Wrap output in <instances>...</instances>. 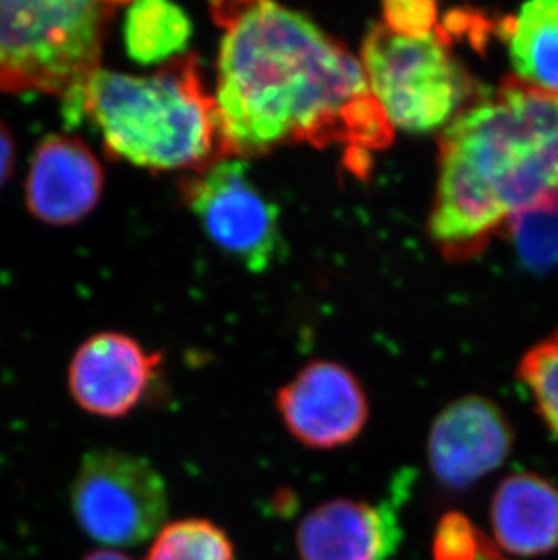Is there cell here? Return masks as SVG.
<instances>
[{
	"label": "cell",
	"instance_id": "20",
	"mask_svg": "<svg viewBox=\"0 0 558 560\" xmlns=\"http://www.w3.org/2000/svg\"><path fill=\"white\" fill-rule=\"evenodd\" d=\"M438 5L419 0H394L383 4V24L406 37H425L439 30Z\"/></svg>",
	"mask_w": 558,
	"mask_h": 560
},
{
	"label": "cell",
	"instance_id": "7",
	"mask_svg": "<svg viewBox=\"0 0 558 560\" xmlns=\"http://www.w3.org/2000/svg\"><path fill=\"white\" fill-rule=\"evenodd\" d=\"M184 200L207 236L251 272L275 264L281 247L279 209L254 184L242 159H226L182 184Z\"/></svg>",
	"mask_w": 558,
	"mask_h": 560
},
{
	"label": "cell",
	"instance_id": "17",
	"mask_svg": "<svg viewBox=\"0 0 558 560\" xmlns=\"http://www.w3.org/2000/svg\"><path fill=\"white\" fill-rule=\"evenodd\" d=\"M505 228L527 267L540 270L558 265V196L521 212Z\"/></svg>",
	"mask_w": 558,
	"mask_h": 560
},
{
	"label": "cell",
	"instance_id": "4",
	"mask_svg": "<svg viewBox=\"0 0 558 560\" xmlns=\"http://www.w3.org/2000/svg\"><path fill=\"white\" fill-rule=\"evenodd\" d=\"M115 2L0 0V93L82 95L101 69Z\"/></svg>",
	"mask_w": 558,
	"mask_h": 560
},
{
	"label": "cell",
	"instance_id": "10",
	"mask_svg": "<svg viewBox=\"0 0 558 560\" xmlns=\"http://www.w3.org/2000/svg\"><path fill=\"white\" fill-rule=\"evenodd\" d=\"M162 355L146 352L131 336L101 332L85 339L69 363L74 402L98 418H124L142 401Z\"/></svg>",
	"mask_w": 558,
	"mask_h": 560
},
{
	"label": "cell",
	"instance_id": "16",
	"mask_svg": "<svg viewBox=\"0 0 558 560\" xmlns=\"http://www.w3.org/2000/svg\"><path fill=\"white\" fill-rule=\"evenodd\" d=\"M146 560H234V548L211 521L182 518L160 529Z\"/></svg>",
	"mask_w": 558,
	"mask_h": 560
},
{
	"label": "cell",
	"instance_id": "15",
	"mask_svg": "<svg viewBox=\"0 0 558 560\" xmlns=\"http://www.w3.org/2000/svg\"><path fill=\"white\" fill-rule=\"evenodd\" d=\"M193 37V22L182 8L165 0L129 5L124 21L127 55L142 66L171 62L184 54Z\"/></svg>",
	"mask_w": 558,
	"mask_h": 560
},
{
	"label": "cell",
	"instance_id": "12",
	"mask_svg": "<svg viewBox=\"0 0 558 560\" xmlns=\"http://www.w3.org/2000/svg\"><path fill=\"white\" fill-rule=\"evenodd\" d=\"M400 490L385 502L334 499L306 513L295 545L303 560H388L403 540Z\"/></svg>",
	"mask_w": 558,
	"mask_h": 560
},
{
	"label": "cell",
	"instance_id": "9",
	"mask_svg": "<svg viewBox=\"0 0 558 560\" xmlns=\"http://www.w3.org/2000/svg\"><path fill=\"white\" fill-rule=\"evenodd\" d=\"M284 427L309 448L333 450L350 444L369 421V401L352 372L314 361L278 392Z\"/></svg>",
	"mask_w": 558,
	"mask_h": 560
},
{
	"label": "cell",
	"instance_id": "2",
	"mask_svg": "<svg viewBox=\"0 0 558 560\" xmlns=\"http://www.w3.org/2000/svg\"><path fill=\"white\" fill-rule=\"evenodd\" d=\"M555 196L558 95L510 79L444 127L428 231L447 259L474 258L513 218Z\"/></svg>",
	"mask_w": 558,
	"mask_h": 560
},
{
	"label": "cell",
	"instance_id": "6",
	"mask_svg": "<svg viewBox=\"0 0 558 560\" xmlns=\"http://www.w3.org/2000/svg\"><path fill=\"white\" fill-rule=\"evenodd\" d=\"M71 508L91 539L131 548L164 528L167 485L143 457L120 450H91L74 477Z\"/></svg>",
	"mask_w": 558,
	"mask_h": 560
},
{
	"label": "cell",
	"instance_id": "1",
	"mask_svg": "<svg viewBox=\"0 0 558 560\" xmlns=\"http://www.w3.org/2000/svg\"><path fill=\"white\" fill-rule=\"evenodd\" d=\"M217 104L234 159L284 143L345 145L353 159L391 145L388 122L345 46L275 2H220Z\"/></svg>",
	"mask_w": 558,
	"mask_h": 560
},
{
	"label": "cell",
	"instance_id": "22",
	"mask_svg": "<svg viewBox=\"0 0 558 560\" xmlns=\"http://www.w3.org/2000/svg\"><path fill=\"white\" fill-rule=\"evenodd\" d=\"M82 560H132L124 553H118L115 550H98L93 551L90 556H85Z\"/></svg>",
	"mask_w": 558,
	"mask_h": 560
},
{
	"label": "cell",
	"instance_id": "21",
	"mask_svg": "<svg viewBox=\"0 0 558 560\" xmlns=\"http://www.w3.org/2000/svg\"><path fill=\"white\" fill-rule=\"evenodd\" d=\"M16 143L10 127L0 120V189L15 171Z\"/></svg>",
	"mask_w": 558,
	"mask_h": 560
},
{
	"label": "cell",
	"instance_id": "8",
	"mask_svg": "<svg viewBox=\"0 0 558 560\" xmlns=\"http://www.w3.org/2000/svg\"><path fill=\"white\" fill-rule=\"evenodd\" d=\"M515 434L501 407L480 396L458 397L428 434V465L443 487L464 490L504 465Z\"/></svg>",
	"mask_w": 558,
	"mask_h": 560
},
{
	"label": "cell",
	"instance_id": "18",
	"mask_svg": "<svg viewBox=\"0 0 558 560\" xmlns=\"http://www.w3.org/2000/svg\"><path fill=\"white\" fill-rule=\"evenodd\" d=\"M519 377L532 394L538 416L558 439V330L527 350Z\"/></svg>",
	"mask_w": 558,
	"mask_h": 560
},
{
	"label": "cell",
	"instance_id": "19",
	"mask_svg": "<svg viewBox=\"0 0 558 560\" xmlns=\"http://www.w3.org/2000/svg\"><path fill=\"white\" fill-rule=\"evenodd\" d=\"M488 540L461 513H447L441 518L433 539V559L479 560Z\"/></svg>",
	"mask_w": 558,
	"mask_h": 560
},
{
	"label": "cell",
	"instance_id": "3",
	"mask_svg": "<svg viewBox=\"0 0 558 560\" xmlns=\"http://www.w3.org/2000/svg\"><path fill=\"white\" fill-rule=\"evenodd\" d=\"M69 126L90 120L107 156L151 171L201 173L234 159L217 96L195 55H182L149 77L98 69L82 95L63 102Z\"/></svg>",
	"mask_w": 558,
	"mask_h": 560
},
{
	"label": "cell",
	"instance_id": "13",
	"mask_svg": "<svg viewBox=\"0 0 558 560\" xmlns=\"http://www.w3.org/2000/svg\"><path fill=\"white\" fill-rule=\"evenodd\" d=\"M490 523L504 556H548L558 550V487L532 471L504 477L491 498Z\"/></svg>",
	"mask_w": 558,
	"mask_h": 560
},
{
	"label": "cell",
	"instance_id": "14",
	"mask_svg": "<svg viewBox=\"0 0 558 560\" xmlns=\"http://www.w3.org/2000/svg\"><path fill=\"white\" fill-rule=\"evenodd\" d=\"M504 33L513 79L558 95V0L522 5L505 22Z\"/></svg>",
	"mask_w": 558,
	"mask_h": 560
},
{
	"label": "cell",
	"instance_id": "5",
	"mask_svg": "<svg viewBox=\"0 0 558 560\" xmlns=\"http://www.w3.org/2000/svg\"><path fill=\"white\" fill-rule=\"evenodd\" d=\"M359 62L370 93L394 129L438 131L464 109L468 77L439 32L406 37L381 22L364 38Z\"/></svg>",
	"mask_w": 558,
	"mask_h": 560
},
{
	"label": "cell",
	"instance_id": "11",
	"mask_svg": "<svg viewBox=\"0 0 558 560\" xmlns=\"http://www.w3.org/2000/svg\"><path fill=\"white\" fill-rule=\"evenodd\" d=\"M104 192V167L79 137L49 135L38 143L26 184V207L38 222L69 228L95 211Z\"/></svg>",
	"mask_w": 558,
	"mask_h": 560
}]
</instances>
